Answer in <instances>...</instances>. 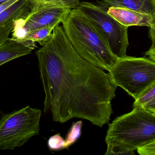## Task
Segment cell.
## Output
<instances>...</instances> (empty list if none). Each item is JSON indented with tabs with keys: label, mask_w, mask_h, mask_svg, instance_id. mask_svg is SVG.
I'll use <instances>...</instances> for the list:
<instances>
[{
	"label": "cell",
	"mask_w": 155,
	"mask_h": 155,
	"mask_svg": "<svg viewBox=\"0 0 155 155\" xmlns=\"http://www.w3.org/2000/svg\"><path fill=\"white\" fill-rule=\"evenodd\" d=\"M80 2L81 12L106 40L112 53L118 58L127 55L129 45L128 28L119 23L107 12V6Z\"/></svg>",
	"instance_id": "obj_6"
},
{
	"label": "cell",
	"mask_w": 155,
	"mask_h": 155,
	"mask_svg": "<svg viewBox=\"0 0 155 155\" xmlns=\"http://www.w3.org/2000/svg\"><path fill=\"white\" fill-rule=\"evenodd\" d=\"M133 107H140L155 114V83L135 100Z\"/></svg>",
	"instance_id": "obj_12"
},
{
	"label": "cell",
	"mask_w": 155,
	"mask_h": 155,
	"mask_svg": "<svg viewBox=\"0 0 155 155\" xmlns=\"http://www.w3.org/2000/svg\"><path fill=\"white\" fill-rule=\"evenodd\" d=\"M112 83L134 99L155 83V62L148 58H118L108 71Z\"/></svg>",
	"instance_id": "obj_4"
},
{
	"label": "cell",
	"mask_w": 155,
	"mask_h": 155,
	"mask_svg": "<svg viewBox=\"0 0 155 155\" xmlns=\"http://www.w3.org/2000/svg\"><path fill=\"white\" fill-rule=\"evenodd\" d=\"M147 8L148 9L150 13L155 15V0H140Z\"/></svg>",
	"instance_id": "obj_18"
},
{
	"label": "cell",
	"mask_w": 155,
	"mask_h": 155,
	"mask_svg": "<svg viewBox=\"0 0 155 155\" xmlns=\"http://www.w3.org/2000/svg\"><path fill=\"white\" fill-rule=\"evenodd\" d=\"M71 9L35 0L30 11L15 22L12 38L20 40L28 32L47 26H57L67 18Z\"/></svg>",
	"instance_id": "obj_7"
},
{
	"label": "cell",
	"mask_w": 155,
	"mask_h": 155,
	"mask_svg": "<svg viewBox=\"0 0 155 155\" xmlns=\"http://www.w3.org/2000/svg\"><path fill=\"white\" fill-rule=\"evenodd\" d=\"M41 111L29 106L0 119V150H13L38 135Z\"/></svg>",
	"instance_id": "obj_5"
},
{
	"label": "cell",
	"mask_w": 155,
	"mask_h": 155,
	"mask_svg": "<svg viewBox=\"0 0 155 155\" xmlns=\"http://www.w3.org/2000/svg\"><path fill=\"white\" fill-rule=\"evenodd\" d=\"M146 56H147L148 58L155 62V43H152V46L150 49L145 53Z\"/></svg>",
	"instance_id": "obj_19"
},
{
	"label": "cell",
	"mask_w": 155,
	"mask_h": 155,
	"mask_svg": "<svg viewBox=\"0 0 155 155\" xmlns=\"http://www.w3.org/2000/svg\"><path fill=\"white\" fill-rule=\"evenodd\" d=\"M45 92L43 111L64 123L83 119L102 127L113 113L116 89L108 73L82 58L74 49L62 26L36 52Z\"/></svg>",
	"instance_id": "obj_1"
},
{
	"label": "cell",
	"mask_w": 155,
	"mask_h": 155,
	"mask_svg": "<svg viewBox=\"0 0 155 155\" xmlns=\"http://www.w3.org/2000/svg\"><path fill=\"white\" fill-rule=\"evenodd\" d=\"M56 27L54 26H47L31 31L27 33L19 41L37 42L41 46H43L49 40L53 29Z\"/></svg>",
	"instance_id": "obj_11"
},
{
	"label": "cell",
	"mask_w": 155,
	"mask_h": 155,
	"mask_svg": "<svg viewBox=\"0 0 155 155\" xmlns=\"http://www.w3.org/2000/svg\"><path fill=\"white\" fill-rule=\"evenodd\" d=\"M69 41L80 57L108 71L118 58L99 31L78 8L70 11L61 22Z\"/></svg>",
	"instance_id": "obj_3"
},
{
	"label": "cell",
	"mask_w": 155,
	"mask_h": 155,
	"mask_svg": "<svg viewBox=\"0 0 155 155\" xmlns=\"http://www.w3.org/2000/svg\"><path fill=\"white\" fill-rule=\"evenodd\" d=\"M35 0H18L0 13V45L8 41L15 22L30 11Z\"/></svg>",
	"instance_id": "obj_8"
},
{
	"label": "cell",
	"mask_w": 155,
	"mask_h": 155,
	"mask_svg": "<svg viewBox=\"0 0 155 155\" xmlns=\"http://www.w3.org/2000/svg\"><path fill=\"white\" fill-rule=\"evenodd\" d=\"M46 3H51L57 7L68 8L70 9H77L79 5L80 0H36Z\"/></svg>",
	"instance_id": "obj_15"
},
{
	"label": "cell",
	"mask_w": 155,
	"mask_h": 155,
	"mask_svg": "<svg viewBox=\"0 0 155 155\" xmlns=\"http://www.w3.org/2000/svg\"><path fill=\"white\" fill-rule=\"evenodd\" d=\"M65 141L60 133L51 136L48 140L49 148L51 150H58L64 149Z\"/></svg>",
	"instance_id": "obj_16"
},
{
	"label": "cell",
	"mask_w": 155,
	"mask_h": 155,
	"mask_svg": "<svg viewBox=\"0 0 155 155\" xmlns=\"http://www.w3.org/2000/svg\"><path fill=\"white\" fill-rule=\"evenodd\" d=\"M18 0H8L3 4L0 5V13L5 10L6 9L10 7L11 6L17 2Z\"/></svg>",
	"instance_id": "obj_20"
},
{
	"label": "cell",
	"mask_w": 155,
	"mask_h": 155,
	"mask_svg": "<svg viewBox=\"0 0 155 155\" xmlns=\"http://www.w3.org/2000/svg\"><path fill=\"white\" fill-rule=\"evenodd\" d=\"M137 150L138 153L140 155H155V141L150 142Z\"/></svg>",
	"instance_id": "obj_17"
},
{
	"label": "cell",
	"mask_w": 155,
	"mask_h": 155,
	"mask_svg": "<svg viewBox=\"0 0 155 155\" xmlns=\"http://www.w3.org/2000/svg\"><path fill=\"white\" fill-rule=\"evenodd\" d=\"M82 124L81 120H79L72 124L65 140L64 149H68L81 136Z\"/></svg>",
	"instance_id": "obj_14"
},
{
	"label": "cell",
	"mask_w": 155,
	"mask_h": 155,
	"mask_svg": "<svg viewBox=\"0 0 155 155\" xmlns=\"http://www.w3.org/2000/svg\"><path fill=\"white\" fill-rule=\"evenodd\" d=\"M7 1H8V0H0V5L3 4V3L6 2Z\"/></svg>",
	"instance_id": "obj_21"
},
{
	"label": "cell",
	"mask_w": 155,
	"mask_h": 155,
	"mask_svg": "<svg viewBox=\"0 0 155 155\" xmlns=\"http://www.w3.org/2000/svg\"><path fill=\"white\" fill-rule=\"evenodd\" d=\"M35 47V42L9 38L5 44L0 45V67L11 61L30 54Z\"/></svg>",
	"instance_id": "obj_10"
},
{
	"label": "cell",
	"mask_w": 155,
	"mask_h": 155,
	"mask_svg": "<svg viewBox=\"0 0 155 155\" xmlns=\"http://www.w3.org/2000/svg\"><path fill=\"white\" fill-rule=\"evenodd\" d=\"M104 5L109 7L127 8L144 13H150L148 9L140 0H102Z\"/></svg>",
	"instance_id": "obj_13"
},
{
	"label": "cell",
	"mask_w": 155,
	"mask_h": 155,
	"mask_svg": "<svg viewBox=\"0 0 155 155\" xmlns=\"http://www.w3.org/2000/svg\"><path fill=\"white\" fill-rule=\"evenodd\" d=\"M108 123L105 155H133L137 149L155 141V114L140 107Z\"/></svg>",
	"instance_id": "obj_2"
},
{
	"label": "cell",
	"mask_w": 155,
	"mask_h": 155,
	"mask_svg": "<svg viewBox=\"0 0 155 155\" xmlns=\"http://www.w3.org/2000/svg\"><path fill=\"white\" fill-rule=\"evenodd\" d=\"M108 14L123 26L155 27V16L127 8L109 7Z\"/></svg>",
	"instance_id": "obj_9"
}]
</instances>
